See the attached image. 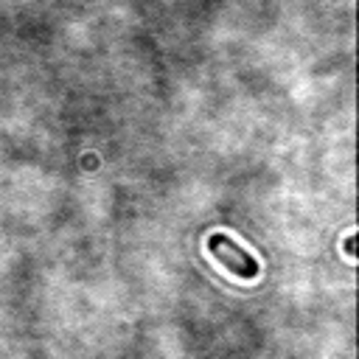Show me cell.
<instances>
[{"label":"cell","instance_id":"cell-1","mask_svg":"<svg viewBox=\"0 0 359 359\" xmlns=\"http://www.w3.org/2000/svg\"><path fill=\"white\" fill-rule=\"evenodd\" d=\"M208 250H210V255H213L224 269H230L233 275L247 278V280H252V278L258 275V261H255L250 252H244L230 236L213 233V236L208 238Z\"/></svg>","mask_w":359,"mask_h":359}]
</instances>
